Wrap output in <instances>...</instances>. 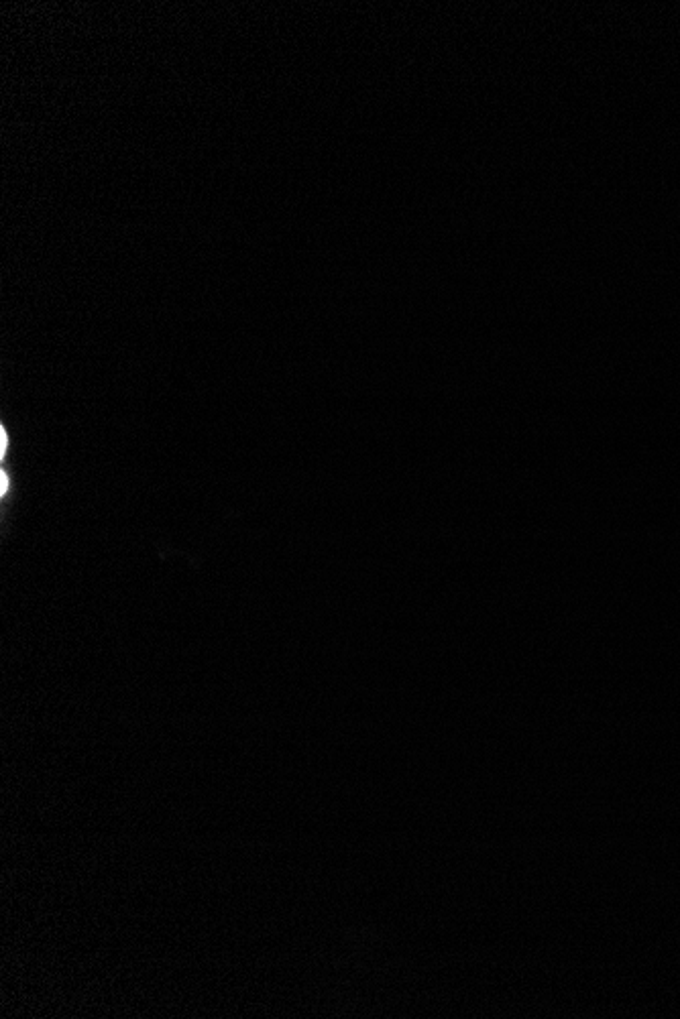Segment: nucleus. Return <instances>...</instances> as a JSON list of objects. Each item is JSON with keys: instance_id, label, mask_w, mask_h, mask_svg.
Returning a JSON list of instances; mask_svg holds the SVG:
<instances>
[{"instance_id": "f03ea898", "label": "nucleus", "mask_w": 680, "mask_h": 1019, "mask_svg": "<svg viewBox=\"0 0 680 1019\" xmlns=\"http://www.w3.org/2000/svg\"><path fill=\"white\" fill-rule=\"evenodd\" d=\"M7 446H9V440H7V432L0 430V454L7 452Z\"/></svg>"}, {"instance_id": "f257e3e1", "label": "nucleus", "mask_w": 680, "mask_h": 1019, "mask_svg": "<svg viewBox=\"0 0 680 1019\" xmlns=\"http://www.w3.org/2000/svg\"><path fill=\"white\" fill-rule=\"evenodd\" d=\"M9 491V476L5 472H0V493H7Z\"/></svg>"}]
</instances>
